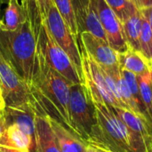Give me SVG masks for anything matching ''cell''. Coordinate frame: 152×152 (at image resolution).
Listing matches in <instances>:
<instances>
[{
	"instance_id": "1",
	"label": "cell",
	"mask_w": 152,
	"mask_h": 152,
	"mask_svg": "<svg viewBox=\"0 0 152 152\" xmlns=\"http://www.w3.org/2000/svg\"><path fill=\"white\" fill-rule=\"evenodd\" d=\"M72 85L48 67L37 53L34 75L28 84L35 113L46 116L74 133L69 112V90Z\"/></svg>"
},
{
	"instance_id": "2",
	"label": "cell",
	"mask_w": 152,
	"mask_h": 152,
	"mask_svg": "<svg viewBox=\"0 0 152 152\" xmlns=\"http://www.w3.org/2000/svg\"><path fill=\"white\" fill-rule=\"evenodd\" d=\"M94 125L87 144L108 152H145L143 140L134 133L104 102H92Z\"/></svg>"
},
{
	"instance_id": "3",
	"label": "cell",
	"mask_w": 152,
	"mask_h": 152,
	"mask_svg": "<svg viewBox=\"0 0 152 152\" xmlns=\"http://www.w3.org/2000/svg\"><path fill=\"white\" fill-rule=\"evenodd\" d=\"M0 46L19 76L28 86L37 56V37L29 20L14 31L0 30Z\"/></svg>"
},
{
	"instance_id": "4",
	"label": "cell",
	"mask_w": 152,
	"mask_h": 152,
	"mask_svg": "<svg viewBox=\"0 0 152 152\" xmlns=\"http://www.w3.org/2000/svg\"><path fill=\"white\" fill-rule=\"evenodd\" d=\"M4 126L0 146L31 152L34 149L35 111L4 107Z\"/></svg>"
},
{
	"instance_id": "5",
	"label": "cell",
	"mask_w": 152,
	"mask_h": 152,
	"mask_svg": "<svg viewBox=\"0 0 152 152\" xmlns=\"http://www.w3.org/2000/svg\"><path fill=\"white\" fill-rule=\"evenodd\" d=\"M37 53L48 67L57 71L73 85L83 83L73 62L53 40L44 20H42L37 36Z\"/></svg>"
},
{
	"instance_id": "6",
	"label": "cell",
	"mask_w": 152,
	"mask_h": 152,
	"mask_svg": "<svg viewBox=\"0 0 152 152\" xmlns=\"http://www.w3.org/2000/svg\"><path fill=\"white\" fill-rule=\"evenodd\" d=\"M0 87L4 107L33 110L28 86L16 72L0 46ZM35 111V110H34Z\"/></svg>"
},
{
	"instance_id": "7",
	"label": "cell",
	"mask_w": 152,
	"mask_h": 152,
	"mask_svg": "<svg viewBox=\"0 0 152 152\" xmlns=\"http://www.w3.org/2000/svg\"><path fill=\"white\" fill-rule=\"evenodd\" d=\"M69 112L74 133L87 143L94 125V107L83 83L70 86Z\"/></svg>"
},
{
	"instance_id": "8",
	"label": "cell",
	"mask_w": 152,
	"mask_h": 152,
	"mask_svg": "<svg viewBox=\"0 0 152 152\" xmlns=\"http://www.w3.org/2000/svg\"><path fill=\"white\" fill-rule=\"evenodd\" d=\"M43 20L46 24L53 40L68 54L83 80L82 58L80 48L77 45V38L73 35L54 4L52 5Z\"/></svg>"
},
{
	"instance_id": "9",
	"label": "cell",
	"mask_w": 152,
	"mask_h": 152,
	"mask_svg": "<svg viewBox=\"0 0 152 152\" xmlns=\"http://www.w3.org/2000/svg\"><path fill=\"white\" fill-rule=\"evenodd\" d=\"M105 31L109 45L117 53H125L129 49L123 23L108 5L105 0H89Z\"/></svg>"
},
{
	"instance_id": "10",
	"label": "cell",
	"mask_w": 152,
	"mask_h": 152,
	"mask_svg": "<svg viewBox=\"0 0 152 152\" xmlns=\"http://www.w3.org/2000/svg\"><path fill=\"white\" fill-rule=\"evenodd\" d=\"M83 48L99 65L105 67L118 66V53L109 45L88 31L79 34Z\"/></svg>"
},
{
	"instance_id": "11",
	"label": "cell",
	"mask_w": 152,
	"mask_h": 152,
	"mask_svg": "<svg viewBox=\"0 0 152 152\" xmlns=\"http://www.w3.org/2000/svg\"><path fill=\"white\" fill-rule=\"evenodd\" d=\"M34 152H61L46 116L35 115Z\"/></svg>"
},
{
	"instance_id": "12",
	"label": "cell",
	"mask_w": 152,
	"mask_h": 152,
	"mask_svg": "<svg viewBox=\"0 0 152 152\" xmlns=\"http://www.w3.org/2000/svg\"><path fill=\"white\" fill-rule=\"evenodd\" d=\"M28 20V14L23 0H8L3 19L0 20V30L14 31Z\"/></svg>"
},
{
	"instance_id": "13",
	"label": "cell",
	"mask_w": 152,
	"mask_h": 152,
	"mask_svg": "<svg viewBox=\"0 0 152 152\" xmlns=\"http://www.w3.org/2000/svg\"><path fill=\"white\" fill-rule=\"evenodd\" d=\"M50 124L54 133L56 142L61 152H86L87 143L68 130L59 122L50 119Z\"/></svg>"
},
{
	"instance_id": "14",
	"label": "cell",
	"mask_w": 152,
	"mask_h": 152,
	"mask_svg": "<svg viewBox=\"0 0 152 152\" xmlns=\"http://www.w3.org/2000/svg\"><path fill=\"white\" fill-rule=\"evenodd\" d=\"M118 66L120 69H126L136 76H142L151 71L150 62L141 52H137L129 47L125 53H118Z\"/></svg>"
},
{
	"instance_id": "15",
	"label": "cell",
	"mask_w": 152,
	"mask_h": 152,
	"mask_svg": "<svg viewBox=\"0 0 152 152\" xmlns=\"http://www.w3.org/2000/svg\"><path fill=\"white\" fill-rule=\"evenodd\" d=\"M118 117L144 142L145 146L152 140V127L141 117L134 112L121 108L112 107Z\"/></svg>"
},
{
	"instance_id": "16",
	"label": "cell",
	"mask_w": 152,
	"mask_h": 152,
	"mask_svg": "<svg viewBox=\"0 0 152 152\" xmlns=\"http://www.w3.org/2000/svg\"><path fill=\"white\" fill-rule=\"evenodd\" d=\"M142 14L141 11L138 10L123 23L126 42L130 48L137 52H141L140 34L142 28Z\"/></svg>"
},
{
	"instance_id": "17",
	"label": "cell",
	"mask_w": 152,
	"mask_h": 152,
	"mask_svg": "<svg viewBox=\"0 0 152 152\" xmlns=\"http://www.w3.org/2000/svg\"><path fill=\"white\" fill-rule=\"evenodd\" d=\"M53 2L62 19L69 27L73 35L77 38V37L79 36V31L73 0H53Z\"/></svg>"
},
{
	"instance_id": "18",
	"label": "cell",
	"mask_w": 152,
	"mask_h": 152,
	"mask_svg": "<svg viewBox=\"0 0 152 152\" xmlns=\"http://www.w3.org/2000/svg\"><path fill=\"white\" fill-rule=\"evenodd\" d=\"M142 99L152 125V71L142 76H137Z\"/></svg>"
},
{
	"instance_id": "19",
	"label": "cell",
	"mask_w": 152,
	"mask_h": 152,
	"mask_svg": "<svg viewBox=\"0 0 152 152\" xmlns=\"http://www.w3.org/2000/svg\"><path fill=\"white\" fill-rule=\"evenodd\" d=\"M105 1L122 23H124L128 18H130L139 10L136 7V5L129 0H105Z\"/></svg>"
},
{
	"instance_id": "20",
	"label": "cell",
	"mask_w": 152,
	"mask_h": 152,
	"mask_svg": "<svg viewBox=\"0 0 152 152\" xmlns=\"http://www.w3.org/2000/svg\"><path fill=\"white\" fill-rule=\"evenodd\" d=\"M140 46L142 54L152 62V28L148 20L142 15L140 34Z\"/></svg>"
},
{
	"instance_id": "21",
	"label": "cell",
	"mask_w": 152,
	"mask_h": 152,
	"mask_svg": "<svg viewBox=\"0 0 152 152\" xmlns=\"http://www.w3.org/2000/svg\"><path fill=\"white\" fill-rule=\"evenodd\" d=\"M23 2L28 11L29 22L37 37L38 34L40 25L42 23V19H41V15H40L39 9H38L37 0H23Z\"/></svg>"
},
{
	"instance_id": "22",
	"label": "cell",
	"mask_w": 152,
	"mask_h": 152,
	"mask_svg": "<svg viewBox=\"0 0 152 152\" xmlns=\"http://www.w3.org/2000/svg\"><path fill=\"white\" fill-rule=\"evenodd\" d=\"M37 4H38V9H39V12L41 15V19L43 20L47 15V12H49L50 8L53 4V0H37Z\"/></svg>"
},
{
	"instance_id": "23",
	"label": "cell",
	"mask_w": 152,
	"mask_h": 152,
	"mask_svg": "<svg viewBox=\"0 0 152 152\" xmlns=\"http://www.w3.org/2000/svg\"><path fill=\"white\" fill-rule=\"evenodd\" d=\"M140 11H141L142 14L148 20V21H149L152 28V7L146 8V9H141Z\"/></svg>"
},
{
	"instance_id": "24",
	"label": "cell",
	"mask_w": 152,
	"mask_h": 152,
	"mask_svg": "<svg viewBox=\"0 0 152 152\" xmlns=\"http://www.w3.org/2000/svg\"><path fill=\"white\" fill-rule=\"evenodd\" d=\"M138 9H146L152 7V0H137Z\"/></svg>"
},
{
	"instance_id": "25",
	"label": "cell",
	"mask_w": 152,
	"mask_h": 152,
	"mask_svg": "<svg viewBox=\"0 0 152 152\" xmlns=\"http://www.w3.org/2000/svg\"><path fill=\"white\" fill-rule=\"evenodd\" d=\"M4 126V111L3 110H0V137L3 133Z\"/></svg>"
},
{
	"instance_id": "26",
	"label": "cell",
	"mask_w": 152,
	"mask_h": 152,
	"mask_svg": "<svg viewBox=\"0 0 152 152\" xmlns=\"http://www.w3.org/2000/svg\"><path fill=\"white\" fill-rule=\"evenodd\" d=\"M0 152H27L21 150H17V149H12V148H7L4 146H0Z\"/></svg>"
},
{
	"instance_id": "27",
	"label": "cell",
	"mask_w": 152,
	"mask_h": 152,
	"mask_svg": "<svg viewBox=\"0 0 152 152\" xmlns=\"http://www.w3.org/2000/svg\"><path fill=\"white\" fill-rule=\"evenodd\" d=\"M86 152H99V151L97 150V148L94 147L93 145L87 144V146H86Z\"/></svg>"
},
{
	"instance_id": "28",
	"label": "cell",
	"mask_w": 152,
	"mask_h": 152,
	"mask_svg": "<svg viewBox=\"0 0 152 152\" xmlns=\"http://www.w3.org/2000/svg\"><path fill=\"white\" fill-rule=\"evenodd\" d=\"M145 152H152V140L146 145V151Z\"/></svg>"
},
{
	"instance_id": "29",
	"label": "cell",
	"mask_w": 152,
	"mask_h": 152,
	"mask_svg": "<svg viewBox=\"0 0 152 152\" xmlns=\"http://www.w3.org/2000/svg\"><path fill=\"white\" fill-rule=\"evenodd\" d=\"M0 108L2 110L4 108V102H3V100H2V95H1V87H0Z\"/></svg>"
},
{
	"instance_id": "30",
	"label": "cell",
	"mask_w": 152,
	"mask_h": 152,
	"mask_svg": "<svg viewBox=\"0 0 152 152\" xmlns=\"http://www.w3.org/2000/svg\"><path fill=\"white\" fill-rule=\"evenodd\" d=\"M129 1H131L132 3H134L136 5V7L138 8V2H137V0H129Z\"/></svg>"
},
{
	"instance_id": "31",
	"label": "cell",
	"mask_w": 152,
	"mask_h": 152,
	"mask_svg": "<svg viewBox=\"0 0 152 152\" xmlns=\"http://www.w3.org/2000/svg\"><path fill=\"white\" fill-rule=\"evenodd\" d=\"M97 150L99 151V152H108V151H103V150H102V149H98V148H97Z\"/></svg>"
},
{
	"instance_id": "32",
	"label": "cell",
	"mask_w": 152,
	"mask_h": 152,
	"mask_svg": "<svg viewBox=\"0 0 152 152\" xmlns=\"http://www.w3.org/2000/svg\"><path fill=\"white\" fill-rule=\"evenodd\" d=\"M1 2H3V3H4V2H8V0H0Z\"/></svg>"
},
{
	"instance_id": "33",
	"label": "cell",
	"mask_w": 152,
	"mask_h": 152,
	"mask_svg": "<svg viewBox=\"0 0 152 152\" xmlns=\"http://www.w3.org/2000/svg\"><path fill=\"white\" fill-rule=\"evenodd\" d=\"M151 70H152V63H151Z\"/></svg>"
},
{
	"instance_id": "34",
	"label": "cell",
	"mask_w": 152,
	"mask_h": 152,
	"mask_svg": "<svg viewBox=\"0 0 152 152\" xmlns=\"http://www.w3.org/2000/svg\"><path fill=\"white\" fill-rule=\"evenodd\" d=\"M0 110H2V109H1V108H0Z\"/></svg>"
},
{
	"instance_id": "35",
	"label": "cell",
	"mask_w": 152,
	"mask_h": 152,
	"mask_svg": "<svg viewBox=\"0 0 152 152\" xmlns=\"http://www.w3.org/2000/svg\"><path fill=\"white\" fill-rule=\"evenodd\" d=\"M151 71H152V70H151Z\"/></svg>"
}]
</instances>
